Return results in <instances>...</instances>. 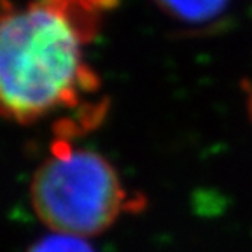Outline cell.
Returning a JSON list of instances; mask_svg holds the SVG:
<instances>
[{"mask_svg": "<svg viewBox=\"0 0 252 252\" xmlns=\"http://www.w3.org/2000/svg\"><path fill=\"white\" fill-rule=\"evenodd\" d=\"M118 0H30L9 7L0 21V102L18 125H30L98 88L86 65V47L96 39Z\"/></svg>", "mask_w": 252, "mask_h": 252, "instance_id": "1", "label": "cell"}, {"mask_svg": "<svg viewBox=\"0 0 252 252\" xmlns=\"http://www.w3.org/2000/svg\"><path fill=\"white\" fill-rule=\"evenodd\" d=\"M30 200L47 228L79 238L103 233L126 209L114 166L98 153L75 151L65 140H56L51 156L33 173Z\"/></svg>", "mask_w": 252, "mask_h": 252, "instance_id": "2", "label": "cell"}, {"mask_svg": "<svg viewBox=\"0 0 252 252\" xmlns=\"http://www.w3.org/2000/svg\"><path fill=\"white\" fill-rule=\"evenodd\" d=\"M168 16L184 23H207L224 12L229 0H153Z\"/></svg>", "mask_w": 252, "mask_h": 252, "instance_id": "3", "label": "cell"}, {"mask_svg": "<svg viewBox=\"0 0 252 252\" xmlns=\"http://www.w3.org/2000/svg\"><path fill=\"white\" fill-rule=\"evenodd\" d=\"M28 252H94L90 244L79 238V236L68 235H55L35 242L28 249Z\"/></svg>", "mask_w": 252, "mask_h": 252, "instance_id": "4", "label": "cell"}]
</instances>
